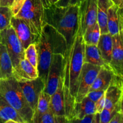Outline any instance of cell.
<instances>
[{
    "label": "cell",
    "mask_w": 123,
    "mask_h": 123,
    "mask_svg": "<svg viewBox=\"0 0 123 123\" xmlns=\"http://www.w3.org/2000/svg\"><path fill=\"white\" fill-rule=\"evenodd\" d=\"M50 100V95L44 92V91H42L39 95L37 106L34 112L32 123H36L38 118L49 109Z\"/></svg>",
    "instance_id": "cell-23"
},
{
    "label": "cell",
    "mask_w": 123,
    "mask_h": 123,
    "mask_svg": "<svg viewBox=\"0 0 123 123\" xmlns=\"http://www.w3.org/2000/svg\"><path fill=\"white\" fill-rule=\"evenodd\" d=\"M95 103V106H96V113H99L100 114L101 112L103 111V109L105 108V93L102 96V97L96 102Z\"/></svg>",
    "instance_id": "cell-30"
},
{
    "label": "cell",
    "mask_w": 123,
    "mask_h": 123,
    "mask_svg": "<svg viewBox=\"0 0 123 123\" xmlns=\"http://www.w3.org/2000/svg\"><path fill=\"white\" fill-rule=\"evenodd\" d=\"M10 25L15 31L24 49L30 44H35L37 42L38 38L33 34L28 24L23 19L13 16L11 19Z\"/></svg>",
    "instance_id": "cell-11"
},
{
    "label": "cell",
    "mask_w": 123,
    "mask_h": 123,
    "mask_svg": "<svg viewBox=\"0 0 123 123\" xmlns=\"http://www.w3.org/2000/svg\"><path fill=\"white\" fill-rule=\"evenodd\" d=\"M84 62L98 66L106 65L105 63L97 46L92 44H85Z\"/></svg>",
    "instance_id": "cell-22"
},
{
    "label": "cell",
    "mask_w": 123,
    "mask_h": 123,
    "mask_svg": "<svg viewBox=\"0 0 123 123\" xmlns=\"http://www.w3.org/2000/svg\"><path fill=\"white\" fill-rule=\"evenodd\" d=\"M25 123L14 108L0 96V123Z\"/></svg>",
    "instance_id": "cell-17"
},
{
    "label": "cell",
    "mask_w": 123,
    "mask_h": 123,
    "mask_svg": "<svg viewBox=\"0 0 123 123\" xmlns=\"http://www.w3.org/2000/svg\"><path fill=\"white\" fill-rule=\"evenodd\" d=\"M24 57L28 60L35 68L37 69L38 64V56L34 43L30 44L24 50Z\"/></svg>",
    "instance_id": "cell-27"
},
{
    "label": "cell",
    "mask_w": 123,
    "mask_h": 123,
    "mask_svg": "<svg viewBox=\"0 0 123 123\" xmlns=\"http://www.w3.org/2000/svg\"><path fill=\"white\" fill-rule=\"evenodd\" d=\"M96 109L95 103L85 97L80 102L76 103L74 110V118L71 123H75L88 115L96 114Z\"/></svg>",
    "instance_id": "cell-18"
},
{
    "label": "cell",
    "mask_w": 123,
    "mask_h": 123,
    "mask_svg": "<svg viewBox=\"0 0 123 123\" xmlns=\"http://www.w3.org/2000/svg\"><path fill=\"white\" fill-rule=\"evenodd\" d=\"M13 65L7 49L0 42V79L12 76Z\"/></svg>",
    "instance_id": "cell-21"
},
{
    "label": "cell",
    "mask_w": 123,
    "mask_h": 123,
    "mask_svg": "<svg viewBox=\"0 0 123 123\" xmlns=\"http://www.w3.org/2000/svg\"><path fill=\"white\" fill-rule=\"evenodd\" d=\"M35 45L38 56V77L45 84L53 55L59 54L65 56L67 52V43L63 36L57 30L51 25L44 23L42 32Z\"/></svg>",
    "instance_id": "cell-1"
},
{
    "label": "cell",
    "mask_w": 123,
    "mask_h": 123,
    "mask_svg": "<svg viewBox=\"0 0 123 123\" xmlns=\"http://www.w3.org/2000/svg\"><path fill=\"white\" fill-rule=\"evenodd\" d=\"M49 2V3L51 5L52 4H56V2L58 1V0H48Z\"/></svg>",
    "instance_id": "cell-37"
},
{
    "label": "cell",
    "mask_w": 123,
    "mask_h": 123,
    "mask_svg": "<svg viewBox=\"0 0 123 123\" xmlns=\"http://www.w3.org/2000/svg\"><path fill=\"white\" fill-rule=\"evenodd\" d=\"M78 6V31L83 36L86 29L97 23V0H83Z\"/></svg>",
    "instance_id": "cell-8"
},
{
    "label": "cell",
    "mask_w": 123,
    "mask_h": 123,
    "mask_svg": "<svg viewBox=\"0 0 123 123\" xmlns=\"http://www.w3.org/2000/svg\"><path fill=\"white\" fill-rule=\"evenodd\" d=\"M76 122L78 123H95V114L91 115H88L83 117L80 120H78Z\"/></svg>",
    "instance_id": "cell-32"
},
{
    "label": "cell",
    "mask_w": 123,
    "mask_h": 123,
    "mask_svg": "<svg viewBox=\"0 0 123 123\" xmlns=\"http://www.w3.org/2000/svg\"><path fill=\"white\" fill-rule=\"evenodd\" d=\"M64 64V56L61 54H54L48 70L45 86L43 91L50 96L57 88L59 79L62 74Z\"/></svg>",
    "instance_id": "cell-9"
},
{
    "label": "cell",
    "mask_w": 123,
    "mask_h": 123,
    "mask_svg": "<svg viewBox=\"0 0 123 123\" xmlns=\"http://www.w3.org/2000/svg\"><path fill=\"white\" fill-rule=\"evenodd\" d=\"M112 43L111 60L108 66L114 74L123 78V36L120 34L113 36Z\"/></svg>",
    "instance_id": "cell-12"
},
{
    "label": "cell",
    "mask_w": 123,
    "mask_h": 123,
    "mask_svg": "<svg viewBox=\"0 0 123 123\" xmlns=\"http://www.w3.org/2000/svg\"><path fill=\"white\" fill-rule=\"evenodd\" d=\"M68 123L65 117L56 116L49 108L46 112L38 118L36 123Z\"/></svg>",
    "instance_id": "cell-25"
},
{
    "label": "cell",
    "mask_w": 123,
    "mask_h": 123,
    "mask_svg": "<svg viewBox=\"0 0 123 123\" xmlns=\"http://www.w3.org/2000/svg\"><path fill=\"white\" fill-rule=\"evenodd\" d=\"M0 96L14 108L25 123H32L34 111L26 101L18 82L13 77L0 79Z\"/></svg>",
    "instance_id": "cell-4"
},
{
    "label": "cell",
    "mask_w": 123,
    "mask_h": 123,
    "mask_svg": "<svg viewBox=\"0 0 123 123\" xmlns=\"http://www.w3.org/2000/svg\"><path fill=\"white\" fill-rule=\"evenodd\" d=\"M112 43V36L109 33L101 34L97 43V48L106 65L109 64L111 60Z\"/></svg>",
    "instance_id": "cell-20"
},
{
    "label": "cell",
    "mask_w": 123,
    "mask_h": 123,
    "mask_svg": "<svg viewBox=\"0 0 123 123\" xmlns=\"http://www.w3.org/2000/svg\"><path fill=\"white\" fill-rule=\"evenodd\" d=\"M112 1H114H114H115V0H112Z\"/></svg>",
    "instance_id": "cell-38"
},
{
    "label": "cell",
    "mask_w": 123,
    "mask_h": 123,
    "mask_svg": "<svg viewBox=\"0 0 123 123\" xmlns=\"http://www.w3.org/2000/svg\"><path fill=\"white\" fill-rule=\"evenodd\" d=\"M105 91H89L86 96L85 97H87L91 101L96 103L97 102L101 97H102L105 93Z\"/></svg>",
    "instance_id": "cell-28"
},
{
    "label": "cell",
    "mask_w": 123,
    "mask_h": 123,
    "mask_svg": "<svg viewBox=\"0 0 123 123\" xmlns=\"http://www.w3.org/2000/svg\"><path fill=\"white\" fill-rule=\"evenodd\" d=\"M14 16L10 7L0 6V31L10 25L12 17Z\"/></svg>",
    "instance_id": "cell-26"
},
{
    "label": "cell",
    "mask_w": 123,
    "mask_h": 123,
    "mask_svg": "<svg viewBox=\"0 0 123 123\" xmlns=\"http://www.w3.org/2000/svg\"><path fill=\"white\" fill-rule=\"evenodd\" d=\"M50 5L48 0H26L19 12L14 16L25 20L33 34L38 38L44 24V10Z\"/></svg>",
    "instance_id": "cell-5"
},
{
    "label": "cell",
    "mask_w": 123,
    "mask_h": 123,
    "mask_svg": "<svg viewBox=\"0 0 123 123\" xmlns=\"http://www.w3.org/2000/svg\"><path fill=\"white\" fill-rule=\"evenodd\" d=\"M114 72L108 65L101 66L90 91H106L111 83Z\"/></svg>",
    "instance_id": "cell-15"
},
{
    "label": "cell",
    "mask_w": 123,
    "mask_h": 123,
    "mask_svg": "<svg viewBox=\"0 0 123 123\" xmlns=\"http://www.w3.org/2000/svg\"><path fill=\"white\" fill-rule=\"evenodd\" d=\"M114 4L112 0H97V22L100 29L101 34L108 33L107 26L108 10Z\"/></svg>",
    "instance_id": "cell-16"
},
{
    "label": "cell",
    "mask_w": 123,
    "mask_h": 123,
    "mask_svg": "<svg viewBox=\"0 0 123 123\" xmlns=\"http://www.w3.org/2000/svg\"><path fill=\"white\" fill-rule=\"evenodd\" d=\"M14 0H0V6L10 7L12 6Z\"/></svg>",
    "instance_id": "cell-34"
},
{
    "label": "cell",
    "mask_w": 123,
    "mask_h": 123,
    "mask_svg": "<svg viewBox=\"0 0 123 123\" xmlns=\"http://www.w3.org/2000/svg\"><path fill=\"white\" fill-rule=\"evenodd\" d=\"M101 66L84 62L79 78L78 91L75 97L76 103H79L86 96L93 84Z\"/></svg>",
    "instance_id": "cell-7"
},
{
    "label": "cell",
    "mask_w": 123,
    "mask_h": 123,
    "mask_svg": "<svg viewBox=\"0 0 123 123\" xmlns=\"http://www.w3.org/2000/svg\"><path fill=\"white\" fill-rule=\"evenodd\" d=\"M114 4L117 5L120 8H123V0H115V1H114Z\"/></svg>",
    "instance_id": "cell-35"
},
{
    "label": "cell",
    "mask_w": 123,
    "mask_h": 123,
    "mask_svg": "<svg viewBox=\"0 0 123 123\" xmlns=\"http://www.w3.org/2000/svg\"><path fill=\"white\" fill-rule=\"evenodd\" d=\"M109 123H123V110L115 113L109 121Z\"/></svg>",
    "instance_id": "cell-31"
},
{
    "label": "cell",
    "mask_w": 123,
    "mask_h": 123,
    "mask_svg": "<svg viewBox=\"0 0 123 123\" xmlns=\"http://www.w3.org/2000/svg\"><path fill=\"white\" fill-rule=\"evenodd\" d=\"M0 32H1V31H0Z\"/></svg>",
    "instance_id": "cell-39"
},
{
    "label": "cell",
    "mask_w": 123,
    "mask_h": 123,
    "mask_svg": "<svg viewBox=\"0 0 123 123\" xmlns=\"http://www.w3.org/2000/svg\"><path fill=\"white\" fill-rule=\"evenodd\" d=\"M12 77L18 82L34 80L38 77V71L26 59L24 58L16 67L13 68Z\"/></svg>",
    "instance_id": "cell-13"
},
{
    "label": "cell",
    "mask_w": 123,
    "mask_h": 123,
    "mask_svg": "<svg viewBox=\"0 0 123 123\" xmlns=\"http://www.w3.org/2000/svg\"><path fill=\"white\" fill-rule=\"evenodd\" d=\"M22 91L31 109H36L40 94L44 90L45 84L40 78L25 82H18Z\"/></svg>",
    "instance_id": "cell-10"
},
{
    "label": "cell",
    "mask_w": 123,
    "mask_h": 123,
    "mask_svg": "<svg viewBox=\"0 0 123 123\" xmlns=\"http://www.w3.org/2000/svg\"><path fill=\"white\" fill-rule=\"evenodd\" d=\"M25 1L26 0H14L13 1V4H12V6L10 7L13 15L15 16L19 12V11L20 10V9L24 5V2H25Z\"/></svg>",
    "instance_id": "cell-29"
},
{
    "label": "cell",
    "mask_w": 123,
    "mask_h": 123,
    "mask_svg": "<svg viewBox=\"0 0 123 123\" xmlns=\"http://www.w3.org/2000/svg\"><path fill=\"white\" fill-rule=\"evenodd\" d=\"M123 8H120L117 5L114 4L108 10V33L112 36L119 34L120 32V18L123 14Z\"/></svg>",
    "instance_id": "cell-19"
},
{
    "label": "cell",
    "mask_w": 123,
    "mask_h": 123,
    "mask_svg": "<svg viewBox=\"0 0 123 123\" xmlns=\"http://www.w3.org/2000/svg\"><path fill=\"white\" fill-rule=\"evenodd\" d=\"M0 42L3 43L10 57L13 68L16 67L24 58V48L10 25L0 32Z\"/></svg>",
    "instance_id": "cell-6"
},
{
    "label": "cell",
    "mask_w": 123,
    "mask_h": 123,
    "mask_svg": "<svg viewBox=\"0 0 123 123\" xmlns=\"http://www.w3.org/2000/svg\"><path fill=\"white\" fill-rule=\"evenodd\" d=\"M43 21L53 26L63 36L68 51L73 44L78 31L79 6L70 4L66 7H58L55 4L50 5L44 10Z\"/></svg>",
    "instance_id": "cell-2"
},
{
    "label": "cell",
    "mask_w": 123,
    "mask_h": 123,
    "mask_svg": "<svg viewBox=\"0 0 123 123\" xmlns=\"http://www.w3.org/2000/svg\"><path fill=\"white\" fill-rule=\"evenodd\" d=\"M71 0H58L55 5L58 7H66L70 5Z\"/></svg>",
    "instance_id": "cell-33"
},
{
    "label": "cell",
    "mask_w": 123,
    "mask_h": 123,
    "mask_svg": "<svg viewBox=\"0 0 123 123\" xmlns=\"http://www.w3.org/2000/svg\"><path fill=\"white\" fill-rule=\"evenodd\" d=\"M82 1L83 0H71L70 4L78 5V6H79V4L80 3V2Z\"/></svg>",
    "instance_id": "cell-36"
},
{
    "label": "cell",
    "mask_w": 123,
    "mask_h": 123,
    "mask_svg": "<svg viewBox=\"0 0 123 123\" xmlns=\"http://www.w3.org/2000/svg\"><path fill=\"white\" fill-rule=\"evenodd\" d=\"M85 43L82 36L78 31L73 44L64 56L62 70L64 86L69 90L75 98L78 91L79 78L84 62Z\"/></svg>",
    "instance_id": "cell-3"
},
{
    "label": "cell",
    "mask_w": 123,
    "mask_h": 123,
    "mask_svg": "<svg viewBox=\"0 0 123 123\" xmlns=\"http://www.w3.org/2000/svg\"><path fill=\"white\" fill-rule=\"evenodd\" d=\"M64 78L63 74H61L57 88L55 92L50 96L49 108L56 116L65 117L64 105Z\"/></svg>",
    "instance_id": "cell-14"
},
{
    "label": "cell",
    "mask_w": 123,
    "mask_h": 123,
    "mask_svg": "<svg viewBox=\"0 0 123 123\" xmlns=\"http://www.w3.org/2000/svg\"><path fill=\"white\" fill-rule=\"evenodd\" d=\"M100 36V29L97 22L91 27L86 29L82 37L85 44L97 46Z\"/></svg>",
    "instance_id": "cell-24"
}]
</instances>
